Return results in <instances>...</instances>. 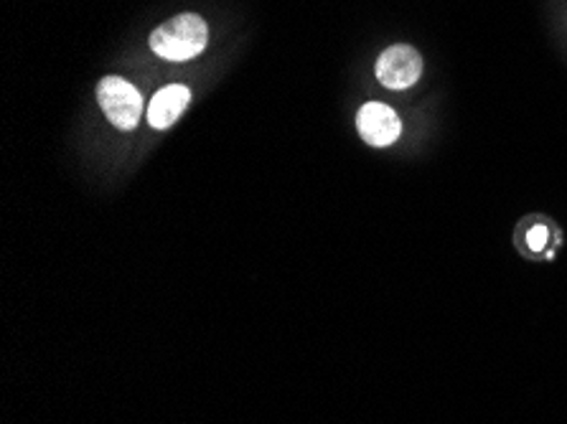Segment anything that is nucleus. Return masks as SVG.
I'll return each mask as SVG.
<instances>
[{"label": "nucleus", "instance_id": "obj_1", "mask_svg": "<svg viewBox=\"0 0 567 424\" xmlns=\"http://www.w3.org/2000/svg\"><path fill=\"white\" fill-rule=\"evenodd\" d=\"M206 41H209V29L196 13L174 15L151 33L153 54L168 59V62H186V59L199 56L206 49Z\"/></svg>", "mask_w": 567, "mask_h": 424}, {"label": "nucleus", "instance_id": "obj_4", "mask_svg": "<svg viewBox=\"0 0 567 424\" xmlns=\"http://www.w3.org/2000/svg\"><path fill=\"white\" fill-rule=\"evenodd\" d=\"M357 127L362 141L372 148H390L402 135V120L398 117V112L382 105V102H367L357 115Z\"/></svg>", "mask_w": 567, "mask_h": 424}, {"label": "nucleus", "instance_id": "obj_6", "mask_svg": "<svg viewBox=\"0 0 567 424\" xmlns=\"http://www.w3.org/2000/svg\"><path fill=\"white\" fill-rule=\"evenodd\" d=\"M527 245H529L532 252H543L545 245H547V229H545V227L529 229V234H527Z\"/></svg>", "mask_w": 567, "mask_h": 424}, {"label": "nucleus", "instance_id": "obj_2", "mask_svg": "<svg viewBox=\"0 0 567 424\" xmlns=\"http://www.w3.org/2000/svg\"><path fill=\"white\" fill-rule=\"evenodd\" d=\"M97 100L100 107L105 110V115L110 123H113L117 130H131L137 127L143 115V97L135 86L123 80V76H105L97 84Z\"/></svg>", "mask_w": 567, "mask_h": 424}, {"label": "nucleus", "instance_id": "obj_5", "mask_svg": "<svg viewBox=\"0 0 567 424\" xmlns=\"http://www.w3.org/2000/svg\"><path fill=\"white\" fill-rule=\"evenodd\" d=\"M188 102H192V92L184 84H171L163 86L161 92L153 94L151 107H148V123L156 130H168L184 115Z\"/></svg>", "mask_w": 567, "mask_h": 424}, {"label": "nucleus", "instance_id": "obj_3", "mask_svg": "<svg viewBox=\"0 0 567 424\" xmlns=\"http://www.w3.org/2000/svg\"><path fill=\"white\" fill-rule=\"evenodd\" d=\"M420 76H423V56L412 46H405V43L390 46L377 59V80L386 90H410Z\"/></svg>", "mask_w": 567, "mask_h": 424}]
</instances>
